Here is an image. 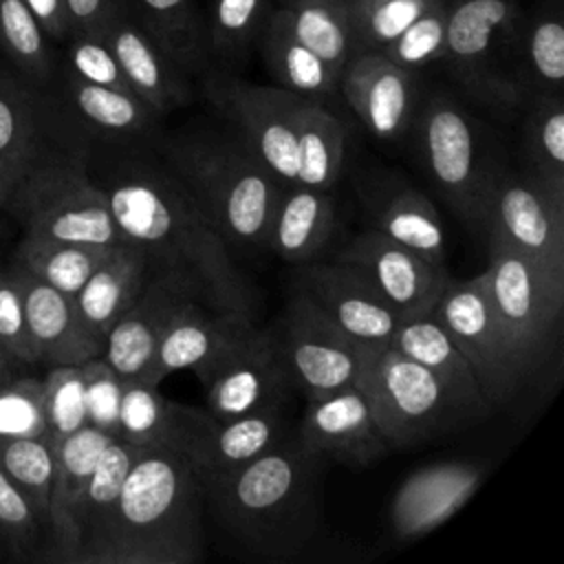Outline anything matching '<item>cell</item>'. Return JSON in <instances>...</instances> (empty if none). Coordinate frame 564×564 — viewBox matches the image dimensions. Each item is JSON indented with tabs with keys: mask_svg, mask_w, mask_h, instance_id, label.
I'll list each match as a JSON object with an SVG mask.
<instances>
[{
	"mask_svg": "<svg viewBox=\"0 0 564 564\" xmlns=\"http://www.w3.org/2000/svg\"><path fill=\"white\" fill-rule=\"evenodd\" d=\"M99 185L119 231L148 253L154 271L176 278L212 311L256 315V289L231 247L163 161H123Z\"/></svg>",
	"mask_w": 564,
	"mask_h": 564,
	"instance_id": "1",
	"label": "cell"
},
{
	"mask_svg": "<svg viewBox=\"0 0 564 564\" xmlns=\"http://www.w3.org/2000/svg\"><path fill=\"white\" fill-rule=\"evenodd\" d=\"M326 460L295 427L258 458L220 474L198 476L205 513L245 553L291 560L322 527Z\"/></svg>",
	"mask_w": 564,
	"mask_h": 564,
	"instance_id": "2",
	"label": "cell"
},
{
	"mask_svg": "<svg viewBox=\"0 0 564 564\" xmlns=\"http://www.w3.org/2000/svg\"><path fill=\"white\" fill-rule=\"evenodd\" d=\"M198 474L172 447L139 449L106 520L75 564H194L205 553Z\"/></svg>",
	"mask_w": 564,
	"mask_h": 564,
	"instance_id": "3",
	"label": "cell"
},
{
	"mask_svg": "<svg viewBox=\"0 0 564 564\" xmlns=\"http://www.w3.org/2000/svg\"><path fill=\"white\" fill-rule=\"evenodd\" d=\"M165 167L229 247H267L282 183L229 132H187L161 143Z\"/></svg>",
	"mask_w": 564,
	"mask_h": 564,
	"instance_id": "4",
	"label": "cell"
},
{
	"mask_svg": "<svg viewBox=\"0 0 564 564\" xmlns=\"http://www.w3.org/2000/svg\"><path fill=\"white\" fill-rule=\"evenodd\" d=\"M357 383L366 392L390 449L421 445L487 416L465 403L434 372L390 346L368 355Z\"/></svg>",
	"mask_w": 564,
	"mask_h": 564,
	"instance_id": "5",
	"label": "cell"
},
{
	"mask_svg": "<svg viewBox=\"0 0 564 564\" xmlns=\"http://www.w3.org/2000/svg\"><path fill=\"white\" fill-rule=\"evenodd\" d=\"M22 223L24 236L112 247L126 242L106 192L73 156L35 163L4 205Z\"/></svg>",
	"mask_w": 564,
	"mask_h": 564,
	"instance_id": "6",
	"label": "cell"
},
{
	"mask_svg": "<svg viewBox=\"0 0 564 564\" xmlns=\"http://www.w3.org/2000/svg\"><path fill=\"white\" fill-rule=\"evenodd\" d=\"M527 9L520 0H449L443 64L467 95L491 108L524 104L513 53Z\"/></svg>",
	"mask_w": 564,
	"mask_h": 564,
	"instance_id": "7",
	"label": "cell"
},
{
	"mask_svg": "<svg viewBox=\"0 0 564 564\" xmlns=\"http://www.w3.org/2000/svg\"><path fill=\"white\" fill-rule=\"evenodd\" d=\"M487 242L489 264L482 278L509 350L527 379L555 337L564 311V278L496 240Z\"/></svg>",
	"mask_w": 564,
	"mask_h": 564,
	"instance_id": "8",
	"label": "cell"
},
{
	"mask_svg": "<svg viewBox=\"0 0 564 564\" xmlns=\"http://www.w3.org/2000/svg\"><path fill=\"white\" fill-rule=\"evenodd\" d=\"M410 130H414L421 159L447 205L465 223L480 227L482 205L498 172L482 154L471 115L449 95L432 93L416 106Z\"/></svg>",
	"mask_w": 564,
	"mask_h": 564,
	"instance_id": "9",
	"label": "cell"
},
{
	"mask_svg": "<svg viewBox=\"0 0 564 564\" xmlns=\"http://www.w3.org/2000/svg\"><path fill=\"white\" fill-rule=\"evenodd\" d=\"M203 93L229 130L282 185L297 183L295 110L302 95L280 86L251 84L218 68L203 73Z\"/></svg>",
	"mask_w": 564,
	"mask_h": 564,
	"instance_id": "10",
	"label": "cell"
},
{
	"mask_svg": "<svg viewBox=\"0 0 564 564\" xmlns=\"http://www.w3.org/2000/svg\"><path fill=\"white\" fill-rule=\"evenodd\" d=\"M432 315L467 359L487 405L494 410L511 399L524 377L502 335L482 273L469 280L449 278Z\"/></svg>",
	"mask_w": 564,
	"mask_h": 564,
	"instance_id": "11",
	"label": "cell"
},
{
	"mask_svg": "<svg viewBox=\"0 0 564 564\" xmlns=\"http://www.w3.org/2000/svg\"><path fill=\"white\" fill-rule=\"evenodd\" d=\"M480 229L549 273L564 278V203L531 174L498 172L489 185Z\"/></svg>",
	"mask_w": 564,
	"mask_h": 564,
	"instance_id": "12",
	"label": "cell"
},
{
	"mask_svg": "<svg viewBox=\"0 0 564 564\" xmlns=\"http://www.w3.org/2000/svg\"><path fill=\"white\" fill-rule=\"evenodd\" d=\"M273 328L293 386L308 401L357 383L372 352L341 335L295 291Z\"/></svg>",
	"mask_w": 564,
	"mask_h": 564,
	"instance_id": "13",
	"label": "cell"
},
{
	"mask_svg": "<svg viewBox=\"0 0 564 564\" xmlns=\"http://www.w3.org/2000/svg\"><path fill=\"white\" fill-rule=\"evenodd\" d=\"M300 293L326 322L355 344L377 350L390 344L401 317L350 264L306 262L293 278Z\"/></svg>",
	"mask_w": 564,
	"mask_h": 564,
	"instance_id": "14",
	"label": "cell"
},
{
	"mask_svg": "<svg viewBox=\"0 0 564 564\" xmlns=\"http://www.w3.org/2000/svg\"><path fill=\"white\" fill-rule=\"evenodd\" d=\"M207 412L214 419H234L271 408H286L295 392L273 324L256 328L203 381Z\"/></svg>",
	"mask_w": 564,
	"mask_h": 564,
	"instance_id": "15",
	"label": "cell"
},
{
	"mask_svg": "<svg viewBox=\"0 0 564 564\" xmlns=\"http://www.w3.org/2000/svg\"><path fill=\"white\" fill-rule=\"evenodd\" d=\"M337 260L355 267L401 319L430 313L449 280L443 264L368 229L352 238Z\"/></svg>",
	"mask_w": 564,
	"mask_h": 564,
	"instance_id": "16",
	"label": "cell"
},
{
	"mask_svg": "<svg viewBox=\"0 0 564 564\" xmlns=\"http://www.w3.org/2000/svg\"><path fill=\"white\" fill-rule=\"evenodd\" d=\"M339 93L375 139L392 143L412 126L419 73L394 64L381 51L352 53L341 66Z\"/></svg>",
	"mask_w": 564,
	"mask_h": 564,
	"instance_id": "17",
	"label": "cell"
},
{
	"mask_svg": "<svg viewBox=\"0 0 564 564\" xmlns=\"http://www.w3.org/2000/svg\"><path fill=\"white\" fill-rule=\"evenodd\" d=\"M256 328L251 315L212 311L200 302H189L167 326L148 370L139 379L161 383L167 375L192 370L203 381Z\"/></svg>",
	"mask_w": 564,
	"mask_h": 564,
	"instance_id": "18",
	"label": "cell"
},
{
	"mask_svg": "<svg viewBox=\"0 0 564 564\" xmlns=\"http://www.w3.org/2000/svg\"><path fill=\"white\" fill-rule=\"evenodd\" d=\"M295 432L326 463L346 467H370L390 449L359 383L308 401Z\"/></svg>",
	"mask_w": 564,
	"mask_h": 564,
	"instance_id": "19",
	"label": "cell"
},
{
	"mask_svg": "<svg viewBox=\"0 0 564 564\" xmlns=\"http://www.w3.org/2000/svg\"><path fill=\"white\" fill-rule=\"evenodd\" d=\"M189 302L196 300L176 278L152 269L141 295L106 333L101 359L121 379L143 377L167 326Z\"/></svg>",
	"mask_w": 564,
	"mask_h": 564,
	"instance_id": "20",
	"label": "cell"
},
{
	"mask_svg": "<svg viewBox=\"0 0 564 564\" xmlns=\"http://www.w3.org/2000/svg\"><path fill=\"white\" fill-rule=\"evenodd\" d=\"M485 467L474 460L434 463L410 474L390 502V527L399 540H414L447 522L476 494Z\"/></svg>",
	"mask_w": 564,
	"mask_h": 564,
	"instance_id": "21",
	"label": "cell"
},
{
	"mask_svg": "<svg viewBox=\"0 0 564 564\" xmlns=\"http://www.w3.org/2000/svg\"><path fill=\"white\" fill-rule=\"evenodd\" d=\"M24 297L26 326L37 361L79 366L104 352V339L84 322L75 297L66 295L11 262Z\"/></svg>",
	"mask_w": 564,
	"mask_h": 564,
	"instance_id": "22",
	"label": "cell"
},
{
	"mask_svg": "<svg viewBox=\"0 0 564 564\" xmlns=\"http://www.w3.org/2000/svg\"><path fill=\"white\" fill-rule=\"evenodd\" d=\"M112 436L115 434L86 423L84 427L55 441V471L46 524V535L51 542L48 560L53 562H75L82 542L79 513L86 487L99 454Z\"/></svg>",
	"mask_w": 564,
	"mask_h": 564,
	"instance_id": "23",
	"label": "cell"
},
{
	"mask_svg": "<svg viewBox=\"0 0 564 564\" xmlns=\"http://www.w3.org/2000/svg\"><path fill=\"white\" fill-rule=\"evenodd\" d=\"M293 427L286 408L260 410L234 419H214L209 412H203L187 434L181 454L198 476L220 474L258 458Z\"/></svg>",
	"mask_w": 564,
	"mask_h": 564,
	"instance_id": "24",
	"label": "cell"
},
{
	"mask_svg": "<svg viewBox=\"0 0 564 564\" xmlns=\"http://www.w3.org/2000/svg\"><path fill=\"white\" fill-rule=\"evenodd\" d=\"M101 35L132 93L159 117L192 101L189 75L154 44L130 11L117 15Z\"/></svg>",
	"mask_w": 564,
	"mask_h": 564,
	"instance_id": "25",
	"label": "cell"
},
{
	"mask_svg": "<svg viewBox=\"0 0 564 564\" xmlns=\"http://www.w3.org/2000/svg\"><path fill=\"white\" fill-rule=\"evenodd\" d=\"M359 196L375 231L445 267V229L427 196L397 176L368 178Z\"/></svg>",
	"mask_w": 564,
	"mask_h": 564,
	"instance_id": "26",
	"label": "cell"
},
{
	"mask_svg": "<svg viewBox=\"0 0 564 564\" xmlns=\"http://www.w3.org/2000/svg\"><path fill=\"white\" fill-rule=\"evenodd\" d=\"M256 51L275 86L311 99H326L339 93V75L322 55H317L293 29L289 11L271 9Z\"/></svg>",
	"mask_w": 564,
	"mask_h": 564,
	"instance_id": "27",
	"label": "cell"
},
{
	"mask_svg": "<svg viewBox=\"0 0 564 564\" xmlns=\"http://www.w3.org/2000/svg\"><path fill=\"white\" fill-rule=\"evenodd\" d=\"M337 207L330 189L284 185L267 234V247L291 264L313 262L333 238Z\"/></svg>",
	"mask_w": 564,
	"mask_h": 564,
	"instance_id": "28",
	"label": "cell"
},
{
	"mask_svg": "<svg viewBox=\"0 0 564 564\" xmlns=\"http://www.w3.org/2000/svg\"><path fill=\"white\" fill-rule=\"evenodd\" d=\"M150 275V258L139 245L126 240L110 247L75 295L79 315L104 339L110 326L141 295Z\"/></svg>",
	"mask_w": 564,
	"mask_h": 564,
	"instance_id": "29",
	"label": "cell"
},
{
	"mask_svg": "<svg viewBox=\"0 0 564 564\" xmlns=\"http://www.w3.org/2000/svg\"><path fill=\"white\" fill-rule=\"evenodd\" d=\"M37 88L24 75L0 66V174L13 185L42 161L48 108Z\"/></svg>",
	"mask_w": 564,
	"mask_h": 564,
	"instance_id": "30",
	"label": "cell"
},
{
	"mask_svg": "<svg viewBox=\"0 0 564 564\" xmlns=\"http://www.w3.org/2000/svg\"><path fill=\"white\" fill-rule=\"evenodd\" d=\"M200 414V410L163 397L159 383H150L145 379H123L115 436L139 449L172 447L181 452Z\"/></svg>",
	"mask_w": 564,
	"mask_h": 564,
	"instance_id": "31",
	"label": "cell"
},
{
	"mask_svg": "<svg viewBox=\"0 0 564 564\" xmlns=\"http://www.w3.org/2000/svg\"><path fill=\"white\" fill-rule=\"evenodd\" d=\"M513 82L527 101L540 93H562L564 82V7L562 0H538L527 11L516 53Z\"/></svg>",
	"mask_w": 564,
	"mask_h": 564,
	"instance_id": "32",
	"label": "cell"
},
{
	"mask_svg": "<svg viewBox=\"0 0 564 564\" xmlns=\"http://www.w3.org/2000/svg\"><path fill=\"white\" fill-rule=\"evenodd\" d=\"M388 346L434 372L471 408L480 410L482 414L491 412L467 359L463 357L445 326L432 315V311L401 319Z\"/></svg>",
	"mask_w": 564,
	"mask_h": 564,
	"instance_id": "33",
	"label": "cell"
},
{
	"mask_svg": "<svg viewBox=\"0 0 564 564\" xmlns=\"http://www.w3.org/2000/svg\"><path fill=\"white\" fill-rule=\"evenodd\" d=\"M68 112L90 132L108 139H139L154 132L159 115L134 93L84 82L68 70L62 77Z\"/></svg>",
	"mask_w": 564,
	"mask_h": 564,
	"instance_id": "34",
	"label": "cell"
},
{
	"mask_svg": "<svg viewBox=\"0 0 564 564\" xmlns=\"http://www.w3.org/2000/svg\"><path fill=\"white\" fill-rule=\"evenodd\" d=\"M132 18L189 77L209 68L205 13L198 0H128Z\"/></svg>",
	"mask_w": 564,
	"mask_h": 564,
	"instance_id": "35",
	"label": "cell"
},
{
	"mask_svg": "<svg viewBox=\"0 0 564 564\" xmlns=\"http://www.w3.org/2000/svg\"><path fill=\"white\" fill-rule=\"evenodd\" d=\"M297 183L319 189H330L344 165L346 126L319 99L302 97L295 110Z\"/></svg>",
	"mask_w": 564,
	"mask_h": 564,
	"instance_id": "36",
	"label": "cell"
},
{
	"mask_svg": "<svg viewBox=\"0 0 564 564\" xmlns=\"http://www.w3.org/2000/svg\"><path fill=\"white\" fill-rule=\"evenodd\" d=\"M522 148L531 176L564 203V99L562 93H540L527 99Z\"/></svg>",
	"mask_w": 564,
	"mask_h": 564,
	"instance_id": "37",
	"label": "cell"
},
{
	"mask_svg": "<svg viewBox=\"0 0 564 564\" xmlns=\"http://www.w3.org/2000/svg\"><path fill=\"white\" fill-rule=\"evenodd\" d=\"M273 0H209L205 13L209 68L236 73L256 51Z\"/></svg>",
	"mask_w": 564,
	"mask_h": 564,
	"instance_id": "38",
	"label": "cell"
},
{
	"mask_svg": "<svg viewBox=\"0 0 564 564\" xmlns=\"http://www.w3.org/2000/svg\"><path fill=\"white\" fill-rule=\"evenodd\" d=\"M108 251L110 247L101 245L59 242L24 236L15 249L13 264L42 280L44 284L75 297Z\"/></svg>",
	"mask_w": 564,
	"mask_h": 564,
	"instance_id": "39",
	"label": "cell"
},
{
	"mask_svg": "<svg viewBox=\"0 0 564 564\" xmlns=\"http://www.w3.org/2000/svg\"><path fill=\"white\" fill-rule=\"evenodd\" d=\"M0 467L24 494L46 535L55 471V441L51 434L0 436Z\"/></svg>",
	"mask_w": 564,
	"mask_h": 564,
	"instance_id": "40",
	"label": "cell"
},
{
	"mask_svg": "<svg viewBox=\"0 0 564 564\" xmlns=\"http://www.w3.org/2000/svg\"><path fill=\"white\" fill-rule=\"evenodd\" d=\"M273 4L289 11L295 33L341 70L348 57V26L357 0H273Z\"/></svg>",
	"mask_w": 564,
	"mask_h": 564,
	"instance_id": "41",
	"label": "cell"
},
{
	"mask_svg": "<svg viewBox=\"0 0 564 564\" xmlns=\"http://www.w3.org/2000/svg\"><path fill=\"white\" fill-rule=\"evenodd\" d=\"M0 48L31 84L42 88L53 79L55 62L48 35L26 0H0Z\"/></svg>",
	"mask_w": 564,
	"mask_h": 564,
	"instance_id": "42",
	"label": "cell"
},
{
	"mask_svg": "<svg viewBox=\"0 0 564 564\" xmlns=\"http://www.w3.org/2000/svg\"><path fill=\"white\" fill-rule=\"evenodd\" d=\"M137 454H139V447L130 445L128 441H123L119 436H112L108 441V445L104 447V452L99 454V458L95 463V469L90 474L86 496H84V505H82V513H79L82 542L110 513ZM82 542H79V546H82Z\"/></svg>",
	"mask_w": 564,
	"mask_h": 564,
	"instance_id": "43",
	"label": "cell"
},
{
	"mask_svg": "<svg viewBox=\"0 0 564 564\" xmlns=\"http://www.w3.org/2000/svg\"><path fill=\"white\" fill-rule=\"evenodd\" d=\"M434 0H357L348 26V55L381 51Z\"/></svg>",
	"mask_w": 564,
	"mask_h": 564,
	"instance_id": "44",
	"label": "cell"
},
{
	"mask_svg": "<svg viewBox=\"0 0 564 564\" xmlns=\"http://www.w3.org/2000/svg\"><path fill=\"white\" fill-rule=\"evenodd\" d=\"M447 13L449 0H434L392 42H388L381 53L414 73L441 62L447 37Z\"/></svg>",
	"mask_w": 564,
	"mask_h": 564,
	"instance_id": "45",
	"label": "cell"
},
{
	"mask_svg": "<svg viewBox=\"0 0 564 564\" xmlns=\"http://www.w3.org/2000/svg\"><path fill=\"white\" fill-rule=\"evenodd\" d=\"M44 383L46 423L53 441L84 427L88 423L86 412V377L79 366H51Z\"/></svg>",
	"mask_w": 564,
	"mask_h": 564,
	"instance_id": "46",
	"label": "cell"
},
{
	"mask_svg": "<svg viewBox=\"0 0 564 564\" xmlns=\"http://www.w3.org/2000/svg\"><path fill=\"white\" fill-rule=\"evenodd\" d=\"M48 434L44 383L33 377H15L0 390V436Z\"/></svg>",
	"mask_w": 564,
	"mask_h": 564,
	"instance_id": "47",
	"label": "cell"
},
{
	"mask_svg": "<svg viewBox=\"0 0 564 564\" xmlns=\"http://www.w3.org/2000/svg\"><path fill=\"white\" fill-rule=\"evenodd\" d=\"M64 44H66V70L70 75L97 86L132 93L104 35L70 33Z\"/></svg>",
	"mask_w": 564,
	"mask_h": 564,
	"instance_id": "48",
	"label": "cell"
},
{
	"mask_svg": "<svg viewBox=\"0 0 564 564\" xmlns=\"http://www.w3.org/2000/svg\"><path fill=\"white\" fill-rule=\"evenodd\" d=\"M0 346L18 364H35V350L31 344L22 289L9 267L0 269Z\"/></svg>",
	"mask_w": 564,
	"mask_h": 564,
	"instance_id": "49",
	"label": "cell"
},
{
	"mask_svg": "<svg viewBox=\"0 0 564 564\" xmlns=\"http://www.w3.org/2000/svg\"><path fill=\"white\" fill-rule=\"evenodd\" d=\"M42 533L44 527L29 500L0 467V538L20 553H29L37 549Z\"/></svg>",
	"mask_w": 564,
	"mask_h": 564,
	"instance_id": "50",
	"label": "cell"
},
{
	"mask_svg": "<svg viewBox=\"0 0 564 564\" xmlns=\"http://www.w3.org/2000/svg\"><path fill=\"white\" fill-rule=\"evenodd\" d=\"M82 368L86 377L88 423L104 432L115 434L123 379L101 357L82 364Z\"/></svg>",
	"mask_w": 564,
	"mask_h": 564,
	"instance_id": "51",
	"label": "cell"
},
{
	"mask_svg": "<svg viewBox=\"0 0 564 564\" xmlns=\"http://www.w3.org/2000/svg\"><path fill=\"white\" fill-rule=\"evenodd\" d=\"M64 4L70 33L101 35L117 15L130 11L128 0H64Z\"/></svg>",
	"mask_w": 564,
	"mask_h": 564,
	"instance_id": "52",
	"label": "cell"
},
{
	"mask_svg": "<svg viewBox=\"0 0 564 564\" xmlns=\"http://www.w3.org/2000/svg\"><path fill=\"white\" fill-rule=\"evenodd\" d=\"M40 26L48 35V40L66 42L70 35V22L66 13L64 0H26Z\"/></svg>",
	"mask_w": 564,
	"mask_h": 564,
	"instance_id": "53",
	"label": "cell"
},
{
	"mask_svg": "<svg viewBox=\"0 0 564 564\" xmlns=\"http://www.w3.org/2000/svg\"><path fill=\"white\" fill-rule=\"evenodd\" d=\"M15 359L0 346V390L9 386L18 375H15Z\"/></svg>",
	"mask_w": 564,
	"mask_h": 564,
	"instance_id": "54",
	"label": "cell"
},
{
	"mask_svg": "<svg viewBox=\"0 0 564 564\" xmlns=\"http://www.w3.org/2000/svg\"><path fill=\"white\" fill-rule=\"evenodd\" d=\"M11 192H13V183L4 174H0V207L7 205Z\"/></svg>",
	"mask_w": 564,
	"mask_h": 564,
	"instance_id": "55",
	"label": "cell"
}]
</instances>
